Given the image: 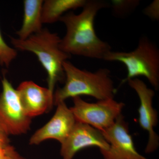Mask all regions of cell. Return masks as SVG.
I'll use <instances>...</instances> for the list:
<instances>
[{
  "label": "cell",
  "mask_w": 159,
  "mask_h": 159,
  "mask_svg": "<svg viewBox=\"0 0 159 159\" xmlns=\"http://www.w3.org/2000/svg\"><path fill=\"white\" fill-rule=\"evenodd\" d=\"M108 6L104 1L90 0L87 1L80 14L70 12L63 15L59 21L64 24L66 31L61 39L60 49L70 55L103 59L111 48L98 37L94 22L98 12Z\"/></svg>",
  "instance_id": "cell-1"
},
{
  "label": "cell",
  "mask_w": 159,
  "mask_h": 159,
  "mask_svg": "<svg viewBox=\"0 0 159 159\" xmlns=\"http://www.w3.org/2000/svg\"><path fill=\"white\" fill-rule=\"evenodd\" d=\"M65 84L54 94V104L69 98L88 96L98 100L113 99L116 90L108 69L101 68L95 72L81 70L66 61L63 63Z\"/></svg>",
  "instance_id": "cell-2"
},
{
  "label": "cell",
  "mask_w": 159,
  "mask_h": 159,
  "mask_svg": "<svg viewBox=\"0 0 159 159\" xmlns=\"http://www.w3.org/2000/svg\"><path fill=\"white\" fill-rule=\"evenodd\" d=\"M15 48L34 53L48 74V89L54 95L55 84L65 79L63 63L70 55L60 48L61 39L48 29L32 34L25 40L10 37Z\"/></svg>",
  "instance_id": "cell-3"
},
{
  "label": "cell",
  "mask_w": 159,
  "mask_h": 159,
  "mask_svg": "<svg viewBox=\"0 0 159 159\" xmlns=\"http://www.w3.org/2000/svg\"><path fill=\"white\" fill-rule=\"evenodd\" d=\"M103 60L123 63L127 71L124 81L139 76L145 77L157 91L159 89V50L148 37L140 38L138 46L129 52L111 51Z\"/></svg>",
  "instance_id": "cell-4"
},
{
  "label": "cell",
  "mask_w": 159,
  "mask_h": 159,
  "mask_svg": "<svg viewBox=\"0 0 159 159\" xmlns=\"http://www.w3.org/2000/svg\"><path fill=\"white\" fill-rule=\"evenodd\" d=\"M74 106L70 108L76 122L87 124L98 130L108 128L122 115L125 104L113 99L90 103L80 97L73 98Z\"/></svg>",
  "instance_id": "cell-5"
},
{
  "label": "cell",
  "mask_w": 159,
  "mask_h": 159,
  "mask_svg": "<svg viewBox=\"0 0 159 159\" xmlns=\"http://www.w3.org/2000/svg\"><path fill=\"white\" fill-rule=\"evenodd\" d=\"M0 95V130L7 135L25 134L30 129L31 118L26 116L16 90L5 77Z\"/></svg>",
  "instance_id": "cell-6"
},
{
  "label": "cell",
  "mask_w": 159,
  "mask_h": 159,
  "mask_svg": "<svg viewBox=\"0 0 159 159\" xmlns=\"http://www.w3.org/2000/svg\"><path fill=\"white\" fill-rule=\"evenodd\" d=\"M127 81L139 97L140 102L138 110L139 125L148 134L145 152L152 153L157 149L159 145V138L154 131L158 120L157 112L152 106L155 91L148 88L144 81L138 78L128 80Z\"/></svg>",
  "instance_id": "cell-7"
},
{
  "label": "cell",
  "mask_w": 159,
  "mask_h": 159,
  "mask_svg": "<svg viewBox=\"0 0 159 159\" xmlns=\"http://www.w3.org/2000/svg\"><path fill=\"white\" fill-rule=\"evenodd\" d=\"M109 144L107 150H100L104 159H148L137 151L128 124L122 115L113 125L101 131Z\"/></svg>",
  "instance_id": "cell-8"
},
{
  "label": "cell",
  "mask_w": 159,
  "mask_h": 159,
  "mask_svg": "<svg viewBox=\"0 0 159 159\" xmlns=\"http://www.w3.org/2000/svg\"><path fill=\"white\" fill-rule=\"evenodd\" d=\"M93 146L100 150H107L109 144L101 131L76 122L68 136L61 144V155L63 159H73L79 151Z\"/></svg>",
  "instance_id": "cell-9"
},
{
  "label": "cell",
  "mask_w": 159,
  "mask_h": 159,
  "mask_svg": "<svg viewBox=\"0 0 159 159\" xmlns=\"http://www.w3.org/2000/svg\"><path fill=\"white\" fill-rule=\"evenodd\" d=\"M57 106L56 112L51 120L31 136L30 145H38L49 139L57 140L61 144L68 136L76 120L65 101L59 102Z\"/></svg>",
  "instance_id": "cell-10"
},
{
  "label": "cell",
  "mask_w": 159,
  "mask_h": 159,
  "mask_svg": "<svg viewBox=\"0 0 159 159\" xmlns=\"http://www.w3.org/2000/svg\"><path fill=\"white\" fill-rule=\"evenodd\" d=\"M16 90L23 110L29 118L48 112L54 104V95L48 89L40 86L33 81H24Z\"/></svg>",
  "instance_id": "cell-11"
},
{
  "label": "cell",
  "mask_w": 159,
  "mask_h": 159,
  "mask_svg": "<svg viewBox=\"0 0 159 159\" xmlns=\"http://www.w3.org/2000/svg\"><path fill=\"white\" fill-rule=\"evenodd\" d=\"M43 1L25 0L22 25L16 34L19 39L25 40L42 30V11Z\"/></svg>",
  "instance_id": "cell-12"
},
{
  "label": "cell",
  "mask_w": 159,
  "mask_h": 159,
  "mask_svg": "<svg viewBox=\"0 0 159 159\" xmlns=\"http://www.w3.org/2000/svg\"><path fill=\"white\" fill-rule=\"evenodd\" d=\"M86 0H46L42 11L43 24H52L59 20L65 12L83 8Z\"/></svg>",
  "instance_id": "cell-13"
},
{
  "label": "cell",
  "mask_w": 159,
  "mask_h": 159,
  "mask_svg": "<svg viewBox=\"0 0 159 159\" xmlns=\"http://www.w3.org/2000/svg\"><path fill=\"white\" fill-rule=\"evenodd\" d=\"M140 3L139 0H113L111 6L114 16L123 18L132 13Z\"/></svg>",
  "instance_id": "cell-14"
},
{
  "label": "cell",
  "mask_w": 159,
  "mask_h": 159,
  "mask_svg": "<svg viewBox=\"0 0 159 159\" xmlns=\"http://www.w3.org/2000/svg\"><path fill=\"white\" fill-rule=\"evenodd\" d=\"M17 55L16 50L9 47L3 39L0 30V65L9 68Z\"/></svg>",
  "instance_id": "cell-15"
},
{
  "label": "cell",
  "mask_w": 159,
  "mask_h": 159,
  "mask_svg": "<svg viewBox=\"0 0 159 159\" xmlns=\"http://www.w3.org/2000/svg\"><path fill=\"white\" fill-rule=\"evenodd\" d=\"M143 13L153 20H159V1L154 0L145 8Z\"/></svg>",
  "instance_id": "cell-16"
},
{
  "label": "cell",
  "mask_w": 159,
  "mask_h": 159,
  "mask_svg": "<svg viewBox=\"0 0 159 159\" xmlns=\"http://www.w3.org/2000/svg\"><path fill=\"white\" fill-rule=\"evenodd\" d=\"M16 151L10 145L3 148H0V159H11Z\"/></svg>",
  "instance_id": "cell-17"
},
{
  "label": "cell",
  "mask_w": 159,
  "mask_h": 159,
  "mask_svg": "<svg viewBox=\"0 0 159 159\" xmlns=\"http://www.w3.org/2000/svg\"><path fill=\"white\" fill-rule=\"evenodd\" d=\"M9 145L8 136L0 130V148H3Z\"/></svg>",
  "instance_id": "cell-18"
},
{
  "label": "cell",
  "mask_w": 159,
  "mask_h": 159,
  "mask_svg": "<svg viewBox=\"0 0 159 159\" xmlns=\"http://www.w3.org/2000/svg\"><path fill=\"white\" fill-rule=\"evenodd\" d=\"M11 159H26L20 156L16 152L14 154Z\"/></svg>",
  "instance_id": "cell-19"
}]
</instances>
